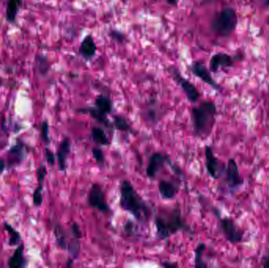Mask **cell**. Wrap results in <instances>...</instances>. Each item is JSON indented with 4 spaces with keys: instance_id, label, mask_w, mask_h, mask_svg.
Masks as SVG:
<instances>
[{
    "instance_id": "11",
    "label": "cell",
    "mask_w": 269,
    "mask_h": 268,
    "mask_svg": "<svg viewBox=\"0 0 269 268\" xmlns=\"http://www.w3.org/2000/svg\"><path fill=\"white\" fill-rule=\"evenodd\" d=\"M189 71L197 77L200 80H202L203 83L210 86L211 88L214 89L217 92L221 93L224 90L221 85L215 80L212 76V73L210 72V69L206 67L202 61H192L191 63L188 66Z\"/></svg>"
},
{
    "instance_id": "41",
    "label": "cell",
    "mask_w": 269,
    "mask_h": 268,
    "mask_svg": "<svg viewBox=\"0 0 269 268\" xmlns=\"http://www.w3.org/2000/svg\"><path fill=\"white\" fill-rule=\"evenodd\" d=\"M266 7H269V0H261Z\"/></svg>"
},
{
    "instance_id": "21",
    "label": "cell",
    "mask_w": 269,
    "mask_h": 268,
    "mask_svg": "<svg viewBox=\"0 0 269 268\" xmlns=\"http://www.w3.org/2000/svg\"><path fill=\"white\" fill-rule=\"evenodd\" d=\"M94 106L99 110L101 111L103 113H105L107 116H109L113 112V101H112L109 95H105V94H100L95 98Z\"/></svg>"
},
{
    "instance_id": "5",
    "label": "cell",
    "mask_w": 269,
    "mask_h": 268,
    "mask_svg": "<svg viewBox=\"0 0 269 268\" xmlns=\"http://www.w3.org/2000/svg\"><path fill=\"white\" fill-rule=\"evenodd\" d=\"M165 166H168L175 175H180L183 172L182 168L175 164L174 162H172L169 155L158 151L153 153L149 158L148 163L146 168V176L150 180H155L159 172Z\"/></svg>"
},
{
    "instance_id": "10",
    "label": "cell",
    "mask_w": 269,
    "mask_h": 268,
    "mask_svg": "<svg viewBox=\"0 0 269 268\" xmlns=\"http://www.w3.org/2000/svg\"><path fill=\"white\" fill-rule=\"evenodd\" d=\"M28 153V147L26 142L18 138L6 152V167L12 169L20 166L27 160Z\"/></svg>"
},
{
    "instance_id": "22",
    "label": "cell",
    "mask_w": 269,
    "mask_h": 268,
    "mask_svg": "<svg viewBox=\"0 0 269 268\" xmlns=\"http://www.w3.org/2000/svg\"><path fill=\"white\" fill-rule=\"evenodd\" d=\"M91 138L99 146H109L111 145V141L107 132L101 127L94 126L91 128Z\"/></svg>"
},
{
    "instance_id": "39",
    "label": "cell",
    "mask_w": 269,
    "mask_h": 268,
    "mask_svg": "<svg viewBox=\"0 0 269 268\" xmlns=\"http://www.w3.org/2000/svg\"><path fill=\"white\" fill-rule=\"evenodd\" d=\"M167 4L169 6H173V7H176L178 6L179 0H164Z\"/></svg>"
},
{
    "instance_id": "32",
    "label": "cell",
    "mask_w": 269,
    "mask_h": 268,
    "mask_svg": "<svg viewBox=\"0 0 269 268\" xmlns=\"http://www.w3.org/2000/svg\"><path fill=\"white\" fill-rule=\"evenodd\" d=\"M109 36L111 40L116 42L117 44H122L126 41V36L124 32L116 28L109 30Z\"/></svg>"
},
{
    "instance_id": "1",
    "label": "cell",
    "mask_w": 269,
    "mask_h": 268,
    "mask_svg": "<svg viewBox=\"0 0 269 268\" xmlns=\"http://www.w3.org/2000/svg\"><path fill=\"white\" fill-rule=\"evenodd\" d=\"M119 206L140 223H147L153 215V209L138 193L129 180H123L119 186Z\"/></svg>"
},
{
    "instance_id": "8",
    "label": "cell",
    "mask_w": 269,
    "mask_h": 268,
    "mask_svg": "<svg viewBox=\"0 0 269 268\" xmlns=\"http://www.w3.org/2000/svg\"><path fill=\"white\" fill-rule=\"evenodd\" d=\"M224 184L226 191L233 195L244 184V179L240 173L239 166L234 158H230L224 169Z\"/></svg>"
},
{
    "instance_id": "23",
    "label": "cell",
    "mask_w": 269,
    "mask_h": 268,
    "mask_svg": "<svg viewBox=\"0 0 269 268\" xmlns=\"http://www.w3.org/2000/svg\"><path fill=\"white\" fill-rule=\"evenodd\" d=\"M53 232L57 245L62 250L66 251L68 241L70 239H69L70 237V233H68L67 231H65V229L59 223L54 224Z\"/></svg>"
},
{
    "instance_id": "36",
    "label": "cell",
    "mask_w": 269,
    "mask_h": 268,
    "mask_svg": "<svg viewBox=\"0 0 269 268\" xmlns=\"http://www.w3.org/2000/svg\"><path fill=\"white\" fill-rule=\"evenodd\" d=\"M160 265L163 268H176V267H178V264H175L173 262H169V261H161V262H160Z\"/></svg>"
},
{
    "instance_id": "37",
    "label": "cell",
    "mask_w": 269,
    "mask_h": 268,
    "mask_svg": "<svg viewBox=\"0 0 269 268\" xmlns=\"http://www.w3.org/2000/svg\"><path fill=\"white\" fill-rule=\"evenodd\" d=\"M261 264L264 268H269V253L263 256L261 260Z\"/></svg>"
},
{
    "instance_id": "6",
    "label": "cell",
    "mask_w": 269,
    "mask_h": 268,
    "mask_svg": "<svg viewBox=\"0 0 269 268\" xmlns=\"http://www.w3.org/2000/svg\"><path fill=\"white\" fill-rule=\"evenodd\" d=\"M214 215L219 220V228L226 240L231 244H240L243 240L244 233L238 227L236 222L229 217H222L220 211L216 208L213 209Z\"/></svg>"
},
{
    "instance_id": "40",
    "label": "cell",
    "mask_w": 269,
    "mask_h": 268,
    "mask_svg": "<svg viewBox=\"0 0 269 268\" xmlns=\"http://www.w3.org/2000/svg\"><path fill=\"white\" fill-rule=\"evenodd\" d=\"M74 260H73V259L70 258V260H68L67 262H66L65 267H67V268H71V267L74 266Z\"/></svg>"
},
{
    "instance_id": "9",
    "label": "cell",
    "mask_w": 269,
    "mask_h": 268,
    "mask_svg": "<svg viewBox=\"0 0 269 268\" xmlns=\"http://www.w3.org/2000/svg\"><path fill=\"white\" fill-rule=\"evenodd\" d=\"M87 205L100 213L113 215V209L107 202L106 192L99 183H94L90 188L87 199Z\"/></svg>"
},
{
    "instance_id": "19",
    "label": "cell",
    "mask_w": 269,
    "mask_h": 268,
    "mask_svg": "<svg viewBox=\"0 0 269 268\" xmlns=\"http://www.w3.org/2000/svg\"><path fill=\"white\" fill-rule=\"evenodd\" d=\"M25 244L23 243L17 245L14 253L7 261V266L10 268H25L28 266V260L24 256Z\"/></svg>"
},
{
    "instance_id": "4",
    "label": "cell",
    "mask_w": 269,
    "mask_h": 268,
    "mask_svg": "<svg viewBox=\"0 0 269 268\" xmlns=\"http://www.w3.org/2000/svg\"><path fill=\"white\" fill-rule=\"evenodd\" d=\"M238 22L239 18L236 10L232 7H225L215 13L210 28L218 36L228 38L236 31Z\"/></svg>"
},
{
    "instance_id": "29",
    "label": "cell",
    "mask_w": 269,
    "mask_h": 268,
    "mask_svg": "<svg viewBox=\"0 0 269 268\" xmlns=\"http://www.w3.org/2000/svg\"><path fill=\"white\" fill-rule=\"evenodd\" d=\"M91 154L96 164L100 167H104L106 164V155L103 150L99 147H93L91 149Z\"/></svg>"
},
{
    "instance_id": "35",
    "label": "cell",
    "mask_w": 269,
    "mask_h": 268,
    "mask_svg": "<svg viewBox=\"0 0 269 268\" xmlns=\"http://www.w3.org/2000/svg\"><path fill=\"white\" fill-rule=\"evenodd\" d=\"M44 157H45L46 161L50 166L53 167L55 165L56 159H57L56 155L48 147H46L44 150Z\"/></svg>"
},
{
    "instance_id": "13",
    "label": "cell",
    "mask_w": 269,
    "mask_h": 268,
    "mask_svg": "<svg viewBox=\"0 0 269 268\" xmlns=\"http://www.w3.org/2000/svg\"><path fill=\"white\" fill-rule=\"evenodd\" d=\"M235 65V57L225 52L214 54L209 64V69L213 73H217L224 69H231Z\"/></svg>"
},
{
    "instance_id": "25",
    "label": "cell",
    "mask_w": 269,
    "mask_h": 268,
    "mask_svg": "<svg viewBox=\"0 0 269 268\" xmlns=\"http://www.w3.org/2000/svg\"><path fill=\"white\" fill-rule=\"evenodd\" d=\"M35 67L39 75L41 77L48 76L52 67L51 61L48 56H46L44 54H38L35 57Z\"/></svg>"
},
{
    "instance_id": "33",
    "label": "cell",
    "mask_w": 269,
    "mask_h": 268,
    "mask_svg": "<svg viewBox=\"0 0 269 268\" xmlns=\"http://www.w3.org/2000/svg\"><path fill=\"white\" fill-rule=\"evenodd\" d=\"M70 235L74 239L81 240L83 238V231L79 223L77 222H73L70 225Z\"/></svg>"
},
{
    "instance_id": "2",
    "label": "cell",
    "mask_w": 269,
    "mask_h": 268,
    "mask_svg": "<svg viewBox=\"0 0 269 268\" xmlns=\"http://www.w3.org/2000/svg\"><path fill=\"white\" fill-rule=\"evenodd\" d=\"M154 223L155 235L159 240H166L180 232L190 235L194 234L193 229L183 216L182 212L178 205L170 209H160L158 213L155 212Z\"/></svg>"
},
{
    "instance_id": "34",
    "label": "cell",
    "mask_w": 269,
    "mask_h": 268,
    "mask_svg": "<svg viewBox=\"0 0 269 268\" xmlns=\"http://www.w3.org/2000/svg\"><path fill=\"white\" fill-rule=\"evenodd\" d=\"M47 175H48L47 167L44 164H40L36 169V179H37L38 184H44Z\"/></svg>"
},
{
    "instance_id": "12",
    "label": "cell",
    "mask_w": 269,
    "mask_h": 268,
    "mask_svg": "<svg viewBox=\"0 0 269 268\" xmlns=\"http://www.w3.org/2000/svg\"><path fill=\"white\" fill-rule=\"evenodd\" d=\"M205 158L206 171L209 176L214 180L220 179L224 174L226 165L215 156L211 146H206L205 147Z\"/></svg>"
},
{
    "instance_id": "31",
    "label": "cell",
    "mask_w": 269,
    "mask_h": 268,
    "mask_svg": "<svg viewBox=\"0 0 269 268\" xmlns=\"http://www.w3.org/2000/svg\"><path fill=\"white\" fill-rule=\"evenodd\" d=\"M123 230L125 235L129 237L136 236L139 234V229L137 225L134 224V222L129 219H127L123 226Z\"/></svg>"
},
{
    "instance_id": "15",
    "label": "cell",
    "mask_w": 269,
    "mask_h": 268,
    "mask_svg": "<svg viewBox=\"0 0 269 268\" xmlns=\"http://www.w3.org/2000/svg\"><path fill=\"white\" fill-rule=\"evenodd\" d=\"M72 142L69 137H64L57 147L56 158L60 172H65L68 168V159L71 154Z\"/></svg>"
},
{
    "instance_id": "27",
    "label": "cell",
    "mask_w": 269,
    "mask_h": 268,
    "mask_svg": "<svg viewBox=\"0 0 269 268\" xmlns=\"http://www.w3.org/2000/svg\"><path fill=\"white\" fill-rule=\"evenodd\" d=\"M206 244L203 242H200L197 244L194 249V267L197 268H207L208 265L203 260L204 252L206 250Z\"/></svg>"
},
{
    "instance_id": "26",
    "label": "cell",
    "mask_w": 269,
    "mask_h": 268,
    "mask_svg": "<svg viewBox=\"0 0 269 268\" xmlns=\"http://www.w3.org/2000/svg\"><path fill=\"white\" fill-rule=\"evenodd\" d=\"M2 226H3V228L9 235V245L10 246H17V245L20 244L21 241H22V236H21L20 232L16 231L14 227H12L7 222H4Z\"/></svg>"
},
{
    "instance_id": "42",
    "label": "cell",
    "mask_w": 269,
    "mask_h": 268,
    "mask_svg": "<svg viewBox=\"0 0 269 268\" xmlns=\"http://www.w3.org/2000/svg\"><path fill=\"white\" fill-rule=\"evenodd\" d=\"M70 1H72V0H70Z\"/></svg>"
},
{
    "instance_id": "30",
    "label": "cell",
    "mask_w": 269,
    "mask_h": 268,
    "mask_svg": "<svg viewBox=\"0 0 269 268\" xmlns=\"http://www.w3.org/2000/svg\"><path fill=\"white\" fill-rule=\"evenodd\" d=\"M40 138L42 142L48 146L51 142L50 139V124L48 120H44L40 125Z\"/></svg>"
},
{
    "instance_id": "14",
    "label": "cell",
    "mask_w": 269,
    "mask_h": 268,
    "mask_svg": "<svg viewBox=\"0 0 269 268\" xmlns=\"http://www.w3.org/2000/svg\"><path fill=\"white\" fill-rule=\"evenodd\" d=\"M77 112L78 113H81V114H87L91 116V118L99 123V124H102L104 128L108 129L109 132L111 133V135L113 136V133H114V127H113V121H111L108 116L105 113H103L101 111L99 110L95 106H91V107H83V108H78Z\"/></svg>"
},
{
    "instance_id": "7",
    "label": "cell",
    "mask_w": 269,
    "mask_h": 268,
    "mask_svg": "<svg viewBox=\"0 0 269 268\" xmlns=\"http://www.w3.org/2000/svg\"><path fill=\"white\" fill-rule=\"evenodd\" d=\"M167 71L170 74L175 83L184 92L188 102L192 104L198 103L201 98V93L195 85L185 78L182 75V73H180V69H177L174 65H170L167 69Z\"/></svg>"
},
{
    "instance_id": "24",
    "label": "cell",
    "mask_w": 269,
    "mask_h": 268,
    "mask_svg": "<svg viewBox=\"0 0 269 268\" xmlns=\"http://www.w3.org/2000/svg\"><path fill=\"white\" fill-rule=\"evenodd\" d=\"M113 124L115 130L126 132V133L131 134H136V132L125 116H122V115H115V116H113Z\"/></svg>"
},
{
    "instance_id": "38",
    "label": "cell",
    "mask_w": 269,
    "mask_h": 268,
    "mask_svg": "<svg viewBox=\"0 0 269 268\" xmlns=\"http://www.w3.org/2000/svg\"><path fill=\"white\" fill-rule=\"evenodd\" d=\"M6 161L3 159H2V158H0V174L3 173L5 170H6Z\"/></svg>"
},
{
    "instance_id": "16",
    "label": "cell",
    "mask_w": 269,
    "mask_h": 268,
    "mask_svg": "<svg viewBox=\"0 0 269 268\" xmlns=\"http://www.w3.org/2000/svg\"><path fill=\"white\" fill-rule=\"evenodd\" d=\"M97 53V45L91 34H87L82 40L78 48V54L82 59L90 61L93 59Z\"/></svg>"
},
{
    "instance_id": "20",
    "label": "cell",
    "mask_w": 269,
    "mask_h": 268,
    "mask_svg": "<svg viewBox=\"0 0 269 268\" xmlns=\"http://www.w3.org/2000/svg\"><path fill=\"white\" fill-rule=\"evenodd\" d=\"M23 0H7L5 10L6 20L10 24H14L17 21L18 13L22 6Z\"/></svg>"
},
{
    "instance_id": "28",
    "label": "cell",
    "mask_w": 269,
    "mask_h": 268,
    "mask_svg": "<svg viewBox=\"0 0 269 268\" xmlns=\"http://www.w3.org/2000/svg\"><path fill=\"white\" fill-rule=\"evenodd\" d=\"M43 190H44V184H38V186L32 194V202L36 207H40L44 202Z\"/></svg>"
},
{
    "instance_id": "17",
    "label": "cell",
    "mask_w": 269,
    "mask_h": 268,
    "mask_svg": "<svg viewBox=\"0 0 269 268\" xmlns=\"http://www.w3.org/2000/svg\"><path fill=\"white\" fill-rule=\"evenodd\" d=\"M180 184L181 183L178 180L176 181L168 180H161L158 187L161 197L166 201L174 200L180 191Z\"/></svg>"
},
{
    "instance_id": "18",
    "label": "cell",
    "mask_w": 269,
    "mask_h": 268,
    "mask_svg": "<svg viewBox=\"0 0 269 268\" xmlns=\"http://www.w3.org/2000/svg\"><path fill=\"white\" fill-rule=\"evenodd\" d=\"M164 116V111L161 110V108L159 107V105L157 104L155 100H152L149 103L148 107L143 113V118L147 122L151 124H158Z\"/></svg>"
},
{
    "instance_id": "3",
    "label": "cell",
    "mask_w": 269,
    "mask_h": 268,
    "mask_svg": "<svg viewBox=\"0 0 269 268\" xmlns=\"http://www.w3.org/2000/svg\"><path fill=\"white\" fill-rule=\"evenodd\" d=\"M217 114L216 106L212 101H202L190 109L193 134L199 138L210 136Z\"/></svg>"
}]
</instances>
